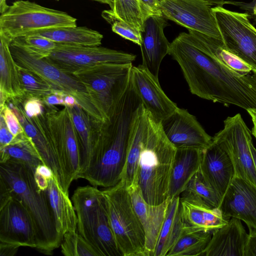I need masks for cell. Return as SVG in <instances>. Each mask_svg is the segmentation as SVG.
Returning <instances> with one entry per match:
<instances>
[{
    "mask_svg": "<svg viewBox=\"0 0 256 256\" xmlns=\"http://www.w3.org/2000/svg\"><path fill=\"white\" fill-rule=\"evenodd\" d=\"M234 4L235 6L244 8L245 10H248L250 8L252 10L248 11V12H252L256 14V0H254L252 2L246 4L239 2H234Z\"/></svg>",
    "mask_w": 256,
    "mask_h": 256,
    "instance_id": "obj_49",
    "label": "cell"
},
{
    "mask_svg": "<svg viewBox=\"0 0 256 256\" xmlns=\"http://www.w3.org/2000/svg\"><path fill=\"white\" fill-rule=\"evenodd\" d=\"M244 256H256V232L248 234Z\"/></svg>",
    "mask_w": 256,
    "mask_h": 256,
    "instance_id": "obj_46",
    "label": "cell"
},
{
    "mask_svg": "<svg viewBox=\"0 0 256 256\" xmlns=\"http://www.w3.org/2000/svg\"><path fill=\"white\" fill-rule=\"evenodd\" d=\"M200 170L206 182L222 198L235 176L230 156L213 140L202 150Z\"/></svg>",
    "mask_w": 256,
    "mask_h": 256,
    "instance_id": "obj_21",
    "label": "cell"
},
{
    "mask_svg": "<svg viewBox=\"0 0 256 256\" xmlns=\"http://www.w3.org/2000/svg\"><path fill=\"white\" fill-rule=\"evenodd\" d=\"M162 130L169 141L178 148L204 150L211 144L208 135L196 118L186 110L178 108L161 122Z\"/></svg>",
    "mask_w": 256,
    "mask_h": 256,
    "instance_id": "obj_19",
    "label": "cell"
},
{
    "mask_svg": "<svg viewBox=\"0 0 256 256\" xmlns=\"http://www.w3.org/2000/svg\"><path fill=\"white\" fill-rule=\"evenodd\" d=\"M0 114L3 116L8 128L15 137L24 132L17 116L6 103L0 109Z\"/></svg>",
    "mask_w": 256,
    "mask_h": 256,
    "instance_id": "obj_40",
    "label": "cell"
},
{
    "mask_svg": "<svg viewBox=\"0 0 256 256\" xmlns=\"http://www.w3.org/2000/svg\"><path fill=\"white\" fill-rule=\"evenodd\" d=\"M60 246L65 256H98L92 247L77 231L66 233Z\"/></svg>",
    "mask_w": 256,
    "mask_h": 256,
    "instance_id": "obj_38",
    "label": "cell"
},
{
    "mask_svg": "<svg viewBox=\"0 0 256 256\" xmlns=\"http://www.w3.org/2000/svg\"><path fill=\"white\" fill-rule=\"evenodd\" d=\"M130 82L141 103L156 120L161 122L178 108L164 92L158 78L142 64L132 66Z\"/></svg>",
    "mask_w": 256,
    "mask_h": 256,
    "instance_id": "obj_18",
    "label": "cell"
},
{
    "mask_svg": "<svg viewBox=\"0 0 256 256\" xmlns=\"http://www.w3.org/2000/svg\"><path fill=\"white\" fill-rule=\"evenodd\" d=\"M184 231L180 196L170 199L154 256H166Z\"/></svg>",
    "mask_w": 256,
    "mask_h": 256,
    "instance_id": "obj_29",
    "label": "cell"
},
{
    "mask_svg": "<svg viewBox=\"0 0 256 256\" xmlns=\"http://www.w3.org/2000/svg\"><path fill=\"white\" fill-rule=\"evenodd\" d=\"M248 238L241 220L232 218L226 225L212 232L204 256H244Z\"/></svg>",
    "mask_w": 256,
    "mask_h": 256,
    "instance_id": "obj_23",
    "label": "cell"
},
{
    "mask_svg": "<svg viewBox=\"0 0 256 256\" xmlns=\"http://www.w3.org/2000/svg\"><path fill=\"white\" fill-rule=\"evenodd\" d=\"M202 150L194 148L176 149L170 181V199L180 196L199 170Z\"/></svg>",
    "mask_w": 256,
    "mask_h": 256,
    "instance_id": "obj_28",
    "label": "cell"
},
{
    "mask_svg": "<svg viewBox=\"0 0 256 256\" xmlns=\"http://www.w3.org/2000/svg\"><path fill=\"white\" fill-rule=\"evenodd\" d=\"M162 16L187 29L222 40L210 5L202 0H162Z\"/></svg>",
    "mask_w": 256,
    "mask_h": 256,
    "instance_id": "obj_14",
    "label": "cell"
},
{
    "mask_svg": "<svg viewBox=\"0 0 256 256\" xmlns=\"http://www.w3.org/2000/svg\"><path fill=\"white\" fill-rule=\"evenodd\" d=\"M67 108L79 141L81 159L79 176L86 168L92 156L96 136L95 122L97 121L94 120L79 104Z\"/></svg>",
    "mask_w": 256,
    "mask_h": 256,
    "instance_id": "obj_31",
    "label": "cell"
},
{
    "mask_svg": "<svg viewBox=\"0 0 256 256\" xmlns=\"http://www.w3.org/2000/svg\"><path fill=\"white\" fill-rule=\"evenodd\" d=\"M76 20L66 12L28 0H18L0 14V33L12 40L38 30L76 26Z\"/></svg>",
    "mask_w": 256,
    "mask_h": 256,
    "instance_id": "obj_7",
    "label": "cell"
},
{
    "mask_svg": "<svg viewBox=\"0 0 256 256\" xmlns=\"http://www.w3.org/2000/svg\"><path fill=\"white\" fill-rule=\"evenodd\" d=\"M65 93L62 91L53 90L52 92L44 97L41 100L42 102L49 106L62 105L64 106Z\"/></svg>",
    "mask_w": 256,
    "mask_h": 256,
    "instance_id": "obj_43",
    "label": "cell"
},
{
    "mask_svg": "<svg viewBox=\"0 0 256 256\" xmlns=\"http://www.w3.org/2000/svg\"><path fill=\"white\" fill-rule=\"evenodd\" d=\"M34 175L38 188L42 191H46L48 186L50 180L36 172H34Z\"/></svg>",
    "mask_w": 256,
    "mask_h": 256,
    "instance_id": "obj_47",
    "label": "cell"
},
{
    "mask_svg": "<svg viewBox=\"0 0 256 256\" xmlns=\"http://www.w3.org/2000/svg\"><path fill=\"white\" fill-rule=\"evenodd\" d=\"M14 138L8 128L3 116L0 114V148L10 144Z\"/></svg>",
    "mask_w": 256,
    "mask_h": 256,
    "instance_id": "obj_44",
    "label": "cell"
},
{
    "mask_svg": "<svg viewBox=\"0 0 256 256\" xmlns=\"http://www.w3.org/2000/svg\"><path fill=\"white\" fill-rule=\"evenodd\" d=\"M20 247V246L16 244L0 242V256H14L17 252Z\"/></svg>",
    "mask_w": 256,
    "mask_h": 256,
    "instance_id": "obj_45",
    "label": "cell"
},
{
    "mask_svg": "<svg viewBox=\"0 0 256 256\" xmlns=\"http://www.w3.org/2000/svg\"><path fill=\"white\" fill-rule=\"evenodd\" d=\"M72 201L78 218L77 232L98 256H123L110 223L102 190L92 185L78 187Z\"/></svg>",
    "mask_w": 256,
    "mask_h": 256,
    "instance_id": "obj_5",
    "label": "cell"
},
{
    "mask_svg": "<svg viewBox=\"0 0 256 256\" xmlns=\"http://www.w3.org/2000/svg\"><path fill=\"white\" fill-rule=\"evenodd\" d=\"M207 2L210 5H216V6H222L225 4L227 0H202Z\"/></svg>",
    "mask_w": 256,
    "mask_h": 256,
    "instance_id": "obj_51",
    "label": "cell"
},
{
    "mask_svg": "<svg viewBox=\"0 0 256 256\" xmlns=\"http://www.w3.org/2000/svg\"><path fill=\"white\" fill-rule=\"evenodd\" d=\"M130 81L125 93L112 106L104 122H96V136L89 164L78 178L105 188L117 184L126 166L132 123L141 104Z\"/></svg>",
    "mask_w": 256,
    "mask_h": 256,
    "instance_id": "obj_2",
    "label": "cell"
},
{
    "mask_svg": "<svg viewBox=\"0 0 256 256\" xmlns=\"http://www.w3.org/2000/svg\"><path fill=\"white\" fill-rule=\"evenodd\" d=\"M102 16L110 24L113 32L140 46V31L118 18L110 9L103 10Z\"/></svg>",
    "mask_w": 256,
    "mask_h": 256,
    "instance_id": "obj_39",
    "label": "cell"
},
{
    "mask_svg": "<svg viewBox=\"0 0 256 256\" xmlns=\"http://www.w3.org/2000/svg\"><path fill=\"white\" fill-rule=\"evenodd\" d=\"M10 50L16 64L40 78L53 90L74 96L82 109L95 121L106 118L93 103L84 86L74 74L66 72L46 58H36L22 48L10 42Z\"/></svg>",
    "mask_w": 256,
    "mask_h": 256,
    "instance_id": "obj_9",
    "label": "cell"
},
{
    "mask_svg": "<svg viewBox=\"0 0 256 256\" xmlns=\"http://www.w3.org/2000/svg\"><path fill=\"white\" fill-rule=\"evenodd\" d=\"M176 151L166 136L160 122L148 112L136 178V184L148 204L158 205L169 198L170 178Z\"/></svg>",
    "mask_w": 256,
    "mask_h": 256,
    "instance_id": "obj_4",
    "label": "cell"
},
{
    "mask_svg": "<svg viewBox=\"0 0 256 256\" xmlns=\"http://www.w3.org/2000/svg\"><path fill=\"white\" fill-rule=\"evenodd\" d=\"M250 115L253 123V128L252 129V134L256 138V110L250 109L246 110Z\"/></svg>",
    "mask_w": 256,
    "mask_h": 256,
    "instance_id": "obj_50",
    "label": "cell"
},
{
    "mask_svg": "<svg viewBox=\"0 0 256 256\" xmlns=\"http://www.w3.org/2000/svg\"><path fill=\"white\" fill-rule=\"evenodd\" d=\"M46 192L54 216L56 230L62 237L70 232H76L78 218L68 193L60 184L54 176L49 182Z\"/></svg>",
    "mask_w": 256,
    "mask_h": 256,
    "instance_id": "obj_25",
    "label": "cell"
},
{
    "mask_svg": "<svg viewBox=\"0 0 256 256\" xmlns=\"http://www.w3.org/2000/svg\"><path fill=\"white\" fill-rule=\"evenodd\" d=\"M24 110L30 118L38 116L44 112V104L42 100L36 98L20 100Z\"/></svg>",
    "mask_w": 256,
    "mask_h": 256,
    "instance_id": "obj_41",
    "label": "cell"
},
{
    "mask_svg": "<svg viewBox=\"0 0 256 256\" xmlns=\"http://www.w3.org/2000/svg\"><path fill=\"white\" fill-rule=\"evenodd\" d=\"M94 2H96L101 4H106L109 6L110 9L112 8L114 0H90Z\"/></svg>",
    "mask_w": 256,
    "mask_h": 256,
    "instance_id": "obj_53",
    "label": "cell"
},
{
    "mask_svg": "<svg viewBox=\"0 0 256 256\" xmlns=\"http://www.w3.org/2000/svg\"><path fill=\"white\" fill-rule=\"evenodd\" d=\"M224 218H235L248 226L249 234L256 232V186L234 176L223 196L219 207Z\"/></svg>",
    "mask_w": 256,
    "mask_h": 256,
    "instance_id": "obj_17",
    "label": "cell"
},
{
    "mask_svg": "<svg viewBox=\"0 0 256 256\" xmlns=\"http://www.w3.org/2000/svg\"><path fill=\"white\" fill-rule=\"evenodd\" d=\"M0 196L19 200L30 214L36 228L39 252L52 254L62 240L58 233L46 191L40 190L34 172L16 160L0 162Z\"/></svg>",
    "mask_w": 256,
    "mask_h": 256,
    "instance_id": "obj_3",
    "label": "cell"
},
{
    "mask_svg": "<svg viewBox=\"0 0 256 256\" xmlns=\"http://www.w3.org/2000/svg\"><path fill=\"white\" fill-rule=\"evenodd\" d=\"M132 204L143 226L146 236L147 256H154L160 230L170 199L158 205L146 202L137 184L128 188Z\"/></svg>",
    "mask_w": 256,
    "mask_h": 256,
    "instance_id": "obj_22",
    "label": "cell"
},
{
    "mask_svg": "<svg viewBox=\"0 0 256 256\" xmlns=\"http://www.w3.org/2000/svg\"><path fill=\"white\" fill-rule=\"evenodd\" d=\"M0 242L37 247L35 226L30 214L19 200L12 196H0Z\"/></svg>",
    "mask_w": 256,
    "mask_h": 256,
    "instance_id": "obj_15",
    "label": "cell"
},
{
    "mask_svg": "<svg viewBox=\"0 0 256 256\" xmlns=\"http://www.w3.org/2000/svg\"><path fill=\"white\" fill-rule=\"evenodd\" d=\"M110 10L132 28L142 30L144 20L139 0H114Z\"/></svg>",
    "mask_w": 256,
    "mask_h": 256,
    "instance_id": "obj_36",
    "label": "cell"
},
{
    "mask_svg": "<svg viewBox=\"0 0 256 256\" xmlns=\"http://www.w3.org/2000/svg\"><path fill=\"white\" fill-rule=\"evenodd\" d=\"M102 192L113 234L123 256H147L144 231L124 182L121 180Z\"/></svg>",
    "mask_w": 256,
    "mask_h": 256,
    "instance_id": "obj_6",
    "label": "cell"
},
{
    "mask_svg": "<svg viewBox=\"0 0 256 256\" xmlns=\"http://www.w3.org/2000/svg\"><path fill=\"white\" fill-rule=\"evenodd\" d=\"M46 38L56 44L84 46H100L103 35L86 26H67L38 30L26 36Z\"/></svg>",
    "mask_w": 256,
    "mask_h": 256,
    "instance_id": "obj_30",
    "label": "cell"
},
{
    "mask_svg": "<svg viewBox=\"0 0 256 256\" xmlns=\"http://www.w3.org/2000/svg\"><path fill=\"white\" fill-rule=\"evenodd\" d=\"M212 232L184 231L166 256H204Z\"/></svg>",
    "mask_w": 256,
    "mask_h": 256,
    "instance_id": "obj_34",
    "label": "cell"
},
{
    "mask_svg": "<svg viewBox=\"0 0 256 256\" xmlns=\"http://www.w3.org/2000/svg\"><path fill=\"white\" fill-rule=\"evenodd\" d=\"M11 42L40 58L48 56L56 44V42L46 38L36 35L18 37L13 40Z\"/></svg>",
    "mask_w": 256,
    "mask_h": 256,
    "instance_id": "obj_37",
    "label": "cell"
},
{
    "mask_svg": "<svg viewBox=\"0 0 256 256\" xmlns=\"http://www.w3.org/2000/svg\"><path fill=\"white\" fill-rule=\"evenodd\" d=\"M252 132L238 114L224 120V128L212 140L229 155L235 176L256 186V169L250 148Z\"/></svg>",
    "mask_w": 256,
    "mask_h": 256,
    "instance_id": "obj_12",
    "label": "cell"
},
{
    "mask_svg": "<svg viewBox=\"0 0 256 256\" xmlns=\"http://www.w3.org/2000/svg\"><path fill=\"white\" fill-rule=\"evenodd\" d=\"M168 26L164 17L152 16L144 20L140 32L142 65L158 78L160 64L170 49V43L164 32Z\"/></svg>",
    "mask_w": 256,
    "mask_h": 256,
    "instance_id": "obj_20",
    "label": "cell"
},
{
    "mask_svg": "<svg viewBox=\"0 0 256 256\" xmlns=\"http://www.w3.org/2000/svg\"><path fill=\"white\" fill-rule=\"evenodd\" d=\"M6 4V0H0V14L5 12L8 8Z\"/></svg>",
    "mask_w": 256,
    "mask_h": 256,
    "instance_id": "obj_52",
    "label": "cell"
},
{
    "mask_svg": "<svg viewBox=\"0 0 256 256\" xmlns=\"http://www.w3.org/2000/svg\"><path fill=\"white\" fill-rule=\"evenodd\" d=\"M132 64H102L72 74L84 86L96 108L107 118L112 106L128 89Z\"/></svg>",
    "mask_w": 256,
    "mask_h": 256,
    "instance_id": "obj_8",
    "label": "cell"
},
{
    "mask_svg": "<svg viewBox=\"0 0 256 256\" xmlns=\"http://www.w3.org/2000/svg\"><path fill=\"white\" fill-rule=\"evenodd\" d=\"M54 0L58 2V1H59L60 0Z\"/></svg>",
    "mask_w": 256,
    "mask_h": 256,
    "instance_id": "obj_56",
    "label": "cell"
},
{
    "mask_svg": "<svg viewBox=\"0 0 256 256\" xmlns=\"http://www.w3.org/2000/svg\"><path fill=\"white\" fill-rule=\"evenodd\" d=\"M180 198L211 208H219L222 199L204 180L200 169L190 179Z\"/></svg>",
    "mask_w": 256,
    "mask_h": 256,
    "instance_id": "obj_33",
    "label": "cell"
},
{
    "mask_svg": "<svg viewBox=\"0 0 256 256\" xmlns=\"http://www.w3.org/2000/svg\"><path fill=\"white\" fill-rule=\"evenodd\" d=\"M180 204L185 231L212 232L228 222L219 208H211L180 198Z\"/></svg>",
    "mask_w": 256,
    "mask_h": 256,
    "instance_id": "obj_27",
    "label": "cell"
},
{
    "mask_svg": "<svg viewBox=\"0 0 256 256\" xmlns=\"http://www.w3.org/2000/svg\"><path fill=\"white\" fill-rule=\"evenodd\" d=\"M141 12L144 20L152 16H162L160 5L162 0H139Z\"/></svg>",
    "mask_w": 256,
    "mask_h": 256,
    "instance_id": "obj_42",
    "label": "cell"
},
{
    "mask_svg": "<svg viewBox=\"0 0 256 256\" xmlns=\"http://www.w3.org/2000/svg\"><path fill=\"white\" fill-rule=\"evenodd\" d=\"M250 148L254 164V166L256 169V148L254 146L252 142L250 144Z\"/></svg>",
    "mask_w": 256,
    "mask_h": 256,
    "instance_id": "obj_54",
    "label": "cell"
},
{
    "mask_svg": "<svg viewBox=\"0 0 256 256\" xmlns=\"http://www.w3.org/2000/svg\"><path fill=\"white\" fill-rule=\"evenodd\" d=\"M18 70L24 94L22 100L30 98L41 100L52 92V86L38 76L18 65Z\"/></svg>",
    "mask_w": 256,
    "mask_h": 256,
    "instance_id": "obj_35",
    "label": "cell"
},
{
    "mask_svg": "<svg viewBox=\"0 0 256 256\" xmlns=\"http://www.w3.org/2000/svg\"><path fill=\"white\" fill-rule=\"evenodd\" d=\"M34 172L38 173L49 180L54 176L52 170L48 166L44 164H39L36 168Z\"/></svg>",
    "mask_w": 256,
    "mask_h": 256,
    "instance_id": "obj_48",
    "label": "cell"
},
{
    "mask_svg": "<svg viewBox=\"0 0 256 256\" xmlns=\"http://www.w3.org/2000/svg\"><path fill=\"white\" fill-rule=\"evenodd\" d=\"M0 162L10 160L20 162L34 173L39 164H44L34 144L25 132L16 136L8 145L0 148Z\"/></svg>",
    "mask_w": 256,
    "mask_h": 256,
    "instance_id": "obj_32",
    "label": "cell"
},
{
    "mask_svg": "<svg viewBox=\"0 0 256 256\" xmlns=\"http://www.w3.org/2000/svg\"><path fill=\"white\" fill-rule=\"evenodd\" d=\"M132 54L100 46H84L56 44L46 58L63 71L72 74L79 70L102 64H132Z\"/></svg>",
    "mask_w": 256,
    "mask_h": 256,
    "instance_id": "obj_13",
    "label": "cell"
},
{
    "mask_svg": "<svg viewBox=\"0 0 256 256\" xmlns=\"http://www.w3.org/2000/svg\"><path fill=\"white\" fill-rule=\"evenodd\" d=\"M44 104L52 146L69 189L72 182L78 179L81 168L78 134L67 107L60 110L54 106Z\"/></svg>",
    "mask_w": 256,
    "mask_h": 256,
    "instance_id": "obj_10",
    "label": "cell"
},
{
    "mask_svg": "<svg viewBox=\"0 0 256 256\" xmlns=\"http://www.w3.org/2000/svg\"><path fill=\"white\" fill-rule=\"evenodd\" d=\"M222 40L190 30L170 44L168 54L178 64L190 92L246 110H256V74L234 70L223 60Z\"/></svg>",
    "mask_w": 256,
    "mask_h": 256,
    "instance_id": "obj_1",
    "label": "cell"
},
{
    "mask_svg": "<svg viewBox=\"0 0 256 256\" xmlns=\"http://www.w3.org/2000/svg\"><path fill=\"white\" fill-rule=\"evenodd\" d=\"M148 123V112L141 104L132 123L125 168L121 180L128 188L136 184L140 155Z\"/></svg>",
    "mask_w": 256,
    "mask_h": 256,
    "instance_id": "obj_24",
    "label": "cell"
},
{
    "mask_svg": "<svg viewBox=\"0 0 256 256\" xmlns=\"http://www.w3.org/2000/svg\"><path fill=\"white\" fill-rule=\"evenodd\" d=\"M6 103L17 116L25 133L34 144L44 164L52 170L60 184L68 193L64 173L52 144L44 112L38 116L30 118L26 114L20 100H10Z\"/></svg>",
    "mask_w": 256,
    "mask_h": 256,
    "instance_id": "obj_16",
    "label": "cell"
},
{
    "mask_svg": "<svg viewBox=\"0 0 256 256\" xmlns=\"http://www.w3.org/2000/svg\"><path fill=\"white\" fill-rule=\"evenodd\" d=\"M250 19L253 20L254 22L256 24V14H253L250 12H247Z\"/></svg>",
    "mask_w": 256,
    "mask_h": 256,
    "instance_id": "obj_55",
    "label": "cell"
},
{
    "mask_svg": "<svg viewBox=\"0 0 256 256\" xmlns=\"http://www.w3.org/2000/svg\"><path fill=\"white\" fill-rule=\"evenodd\" d=\"M12 40L0 33V109L6 102L22 99L18 65L10 50Z\"/></svg>",
    "mask_w": 256,
    "mask_h": 256,
    "instance_id": "obj_26",
    "label": "cell"
},
{
    "mask_svg": "<svg viewBox=\"0 0 256 256\" xmlns=\"http://www.w3.org/2000/svg\"><path fill=\"white\" fill-rule=\"evenodd\" d=\"M224 48L248 65L256 74V28L248 14L212 8Z\"/></svg>",
    "mask_w": 256,
    "mask_h": 256,
    "instance_id": "obj_11",
    "label": "cell"
}]
</instances>
